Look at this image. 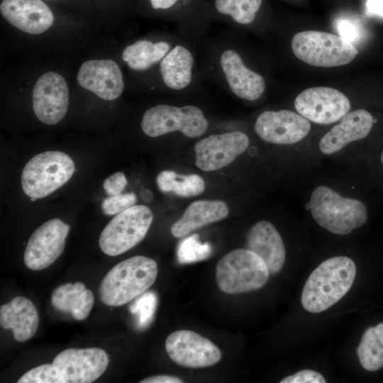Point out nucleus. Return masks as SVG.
<instances>
[{
  "label": "nucleus",
  "instance_id": "obj_1",
  "mask_svg": "<svg viewBox=\"0 0 383 383\" xmlns=\"http://www.w3.org/2000/svg\"><path fill=\"white\" fill-rule=\"evenodd\" d=\"M356 267L350 258L337 256L321 262L308 277L301 297L309 312L326 311L341 299L352 287Z\"/></svg>",
  "mask_w": 383,
  "mask_h": 383
},
{
  "label": "nucleus",
  "instance_id": "obj_2",
  "mask_svg": "<svg viewBox=\"0 0 383 383\" xmlns=\"http://www.w3.org/2000/svg\"><path fill=\"white\" fill-rule=\"evenodd\" d=\"M157 265L148 257L136 255L113 267L101 282V301L109 306H120L148 289L156 280Z\"/></svg>",
  "mask_w": 383,
  "mask_h": 383
},
{
  "label": "nucleus",
  "instance_id": "obj_3",
  "mask_svg": "<svg viewBox=\"0 0 383 383\" xmlns=\"http://www.w3.org/2000/svg\"><path fill=\"white\" fill-rule=\"evenodd\" d=\"M309 205L317 223L334 234L347 235L367 220V208L362 201L343 197L326 186L313 190Z\"/></svg>",
  "mask_w": 383,
  "mask_h": 383
},
{
  "label": "nucleus",
  "instance_id": "obj_4",
  "mask_svg": "<svg viewBox=\"0 0 383 383\" xmlns=\"http://www.w3.org/2000/svg\"><path fill=\"white\" fill-rule=\"evenodd\" d=\"M75 170L74 162L61 151H45L33 157L24 166L21 182L33 201L46 197L65 184Z\"/></svg>",
  "mask_w": 383,
  "mask_h": 383
},
{
  "label": "nucleus",
  "instance_id": "obj_5",
  "mask_svg": "<svg viewBox=\"0 0 383 383\" xmlns=\"http://www.w3.org/2000/svg\"><path fill=\"white\" fill-rule=\"evenodd\" d=\"M270 272L263 260L248 249L234 250L223 256L216 267L218 288L230 294L257 290L268 280Z\"/></svg>",
  "mask_w": 383,
  "mask_h": 383
},
{
  "label": "nucleus",
  "instance_id": "obj_6",
  "mask_svg": "<svg viewBox=\"0 0 383 383\" xmlns=\"http://www.w3.org/2000/svg\"><path fill=\"white\" fill-rule=\"evenodd\" d=\"M292 48L300 60L323 67L348 64L358 53L355 46L341 36L316 30L297 33L292 38Z\"/></svg>",
  "mask_w": 383,
  "mask_h": 383
},
{
  "label": "nucleus",
  "instance_id": "obj_7",
  "mask_svg": "<svg viewBox=\"0 0 383 383\" xmlns=\"http://www.w3.org/2000/svg\"><path fill=\"white\" fill-rule=\"evenodd\" d=\"M152 220V211L144 205H134L116 214L101 233V250L109 256L124 253L144 238Z\"/></svg>",
  "mask_w": 383,
  "mask_h": 383
},
{
  "label": "nucleus",
  "instance_id": "obj_8",
  "mask_svg": "<svg viewBox=\"0 0 383 383\" xmlns=\"http://www.w3.org/2000/svg\"><path fill=\"white\" fill-rule=\"evenodd\" d=\"M209 126L202 111L194 106L182 107L156 105L143 114L141 128L149 137L155 138L173 131H180L189 138L203 135Z\"/></svg>",
  "mask_w": 383,
  "mask_h": 383
},
{
  "label": "nucleus",
  "instance_id": "obj_9",
  "mask_svg": "<svg viewBox=\"0 0 383 383\" xmlns=\"http://www.w3.org/2000/svg\"><path fill=\"white\" fill-rule=\"evenodd\" d=\"M68 224L52 218L42 224L30 235L24 252V262L32 270H43L50 267L63 252Z\"/></svg>",
  "mask_w": 383,
  "mask_h": 383
},
{
  "label": "nucleus",
  "instance_id": "obj_10",
  "mask_svg": "<svg viewBox=\"0 0 383 383\" xmlns=\"http://www.w3.org/2000/svg\"><path fill=\"white\" fill-rule=\"evenodd\" d=\"M297 112L306 119L318 124H331L346 115L350 109L348 98L331 87L308 88L294 101Z\"/></svg>",
  "mask_w": 383,
  "mask_h": 383
},
{
  "label": "nucleus",
  "instance_id": "obj_11",
  "mask_svg": "<svg viewBox=\"0 0 383 383\" xmlns=\"http://www.w3.org/2000/svg\"><path fill=\"white\" fill-rule=\"evenodd\" d=\"M109 362L101 348H68L60 352L52 364L63 383H91L106 371Z\"/></svg>",
  "mask_w": 383,
  "mask_h": 383
},
{
  "label": "nucleus",
  "instance_id": "obj_12",
  "mask_svg": "<svg viewBox=\"0 0 383 383\" xmlns=\"http://www.w3.org/2000/svg\"><path fill=\"white\" fill-rule=\"evenodd\" d=\"M166 351L177 365L189 368L212 366L221 359V353L210 340L194 331L172 333L165 341Z\"/></svg>",
  "mask_w": 383,
  "mask_h": 383
},
{
  "label": "nucleus",
  "instance_id": "obj_13",
  "mask_svg": "<svg viewBox=\"0 0 383 383\" xmlns=\"http://www.w3.org/2000/svg\"><path fill=\"white\" fill-rule=\"evenodd\" d=\"M69 89L65 78L50 71L37 80L32 93L34 113L38 119L47 125L59 123L69 107Z\"/></svg>",
  "mask_w": 383,
  "mask_h": 383
},
{
  "label": "nucleus",
  "instance_id": "obj_14",
  "mask_svg": "<svg viewBox=\"0 0 383 383\" xmlns=\"http://www.w3.org/2000/svg\"><path fill=\"white\" fill-rule=\"evenodd\" d=\"M249 138L240 131L209 135L194 146L195 165L204 171H213L231 164L249 146Z\"/></svg>",
  "mask_w": 383,
  "mask_h": 383
},
{
  "label": "nucleus",
  "instance_id": "obj_15",
  "mask_svg": "<svg viewBox=\"0 0 383 383\" xmlns=\"http://www.w3.org/2000/svg\"><path fill=\"white\" fill-rule=\"evenodd\" d=\"M310 129L308 119L289 110L264 111L257 117L255 124V131L260 138L281 145L301 141Z\"/></svg>",
  "mask_w": 383,
  "mask_h": 383
},
{
  "label": "nucleus",
  "instance_id": "obj_16",
  "mask_svg": "<svg viewBox=\"0 0 383 383\" xmlns=\"http://www.w3.org/2000/svg\"><path fill=\"white\" fill-rule=\"evenodd\" d=\"M79 84L99 98L112 101L123 92V74L111 60H90L80 67L77 77Z\"/></svg>",
  "mask_w": 383,
  "mask_h": 383
},
{
  "label": "nucleus",
  "instance_id": "obj_17",
  "mask_svg": "<svg viewBox=\"0 0 383 383\" xmlns=\"http://www.w3.org/2000/svg\"><path fill=\"white\" fill-rule=\"evenodd\" d=\"M0 11L11 25L32 35L44 33L54 22L52 11L41 0H3Z\"/></svg>",
  "mask_w": 383,
  "mask_h": 383
},
{
  "label": "nucleus",
  "instance_id": "obj_18",
  "mask_svg": "<svg viewBox=\"0 0 383 383\" xmlns=\"http://www.w3.org/2000/svg\"><path fill=\"white\" fill-rule=\"evenodd\" d=\"M374 123L372 116L365 109L348 112L339 123L334 126L321 139L319 148L322 153H335L348 143L365 138Z\"/></svg>",
  "mask_w": 383,
  "mask_h": 383
},
{
  "label": "nucleus",
  "instance_id": "obj_19",
  "mask_svg": "<svg viewBox=\"0 0 383 383\" xmlns=\"http://www.w3.org/2000/svg\"><path fill=\"white\" fill-rule=\"evenodd\" d=\"M247 249L258 255L270 274L278 273L284 264L286 251L281 235L267 221L256 223L247 236Z\"/></svg>",
  "mask_w": 383,
  "mask_h": 383
},
{
  "label": "nucleus",
  "instance_id": "obj_20",
  "mask_svg": "<svg viewBox=\"0 0 383 383\" xmlns=\"http://www.w3.org/2000/svg\"><path fill=\"white\" fill-rule=\"evenodd\" d=\"M220 61L229 87L236 96L250 101L262 96L265 88V79L246 67L238 52L227 50L222 53Z\"/></svg>",
  "mask_w": 383,
  "mask_h": 383
},
{
  "label": "nucleus",
  "instance_id": "obj_21",
  "mask_svg": "<svg viewBox=\"0 0 383 383\" xmlns=\"http://www.w3.org/2000/svg\"><path fill=\"white\" fill-rule=\"evenodd\" d=\"M39 324L38 311L28 299L16 296L0 307V325L4 329H11L18 342L30 339L37 332Z\"/></svg>",
  "mask_w": 383,
  "mask_h": 383
},
{
  "label": "nucleus",
  "instance_id": "obj_22",
  "mask_svg": "<svg viewBox=\"0 0 383 383\" xmlns=\"http://www.w3.org/2000/svg\"><path fill=\"white\" fill-rule=\"evenodd\" d=\"M228 212L226 204L222 201H194L172 226L171 233L176 238L184 237L205 225L225 218Z\"/></svg>",
  "mask_w": 383,
  "mask_h": 383
},
{
  "label": "nucleus",
  "instance_id": "obj_23",
  "mask_svg": "<svg viewBox=\"0 0 383 383\" xmlns=\"http://www.w3.org/2000/svg\"><path fill=\"white\" fill-rule=\"evenodd\" d=\"M92 292L82 282L67 283L55 288L51 295L52 306L62 312H70L78 321L86 319L94 306Z\"/></svg>",
  "mask_w": 383,
  "mask_h": 383
},
{
  "label": "nucleus",
  "instance_id": "obj_24",
  "mask_svg": "<svg viewBox=\"0 0 383 383\" xmlns=\"http://www.w3.org/2000/svg\"><path fill=\"white\" fill-rule=\"evenodd\" d=\"M194 59L184 47L177 45L162 60L160 73L164 83L172 89H182L192 80Z\"/></svg>",
  "mask_w": 383,
  "mask_h": 383
},
{
  "label": "nucleus",
  "instance_id": "obj_25",
  "mask_svg": "<svg viewBox=\"0 0 383 383\" xmlns=\"http://www.w3.org/2000/svg\"><path fill=\"white\" fill-rule=\"evenodd\" d=\"M170 45L166 42L152 43L141 40L127 46L123 51V60L134 70H146L162 60Z\"/></svg>",
  "mask_w": 383,
  "mask_h": 383
},
{
  "label": "nucleus",
  "instance_id": "obj_26",
  "mask_svg": "<svg viewBox=\"0 0 383 383\" xmlns=\"http://www.w3.org/2000/svg\"><path fill=\"white\" fill-rule=\"evenodd\" d=\"M357 355L366 370L376 371L383 367V322L366 329L357 348Z\"/></svg>",
  "mask_w": 383,
  "mask_h": 383
},
{
  "label": "nucleus",
  "instance_id": "obj_27",
  "mask_svg": "<svg viewBox=\"0 0 383 383\" xmlns=\"http://www.w3.org/2000/svg\"><path fill=\"white\" fill-rule=\"evenodd\" d=\"M156 182L162 192H172L182 197L197 196L205 189V182L201 176L195 174L182 175L172 170L160 172Z\"/></svg>",
  "mask_w": 383,
  "mask_h": 383
},
{
  "label": "nucleus",
  "instance_id": "obj_28",
  "mask_svg": "<svg viewBox=\"0 0 383 383\" xmlns=\"http://www.w3.org/2000/svg\"><path fill=\"white\" fill-rule=\"evenodd\" d=\"M262 0H215L216 10L223 14L231 16L240 24H248L255 18Z\"/></svg>",
  "mask_w": 383,
  "mask_h": 383
},
{
  "label": "nucleus",
  "instance_id": "obj_29",
  "mask_svg": "<svg viewBox=\"0 0 383 383\" xmlns=\"http://www.w3.org/2000/svg\"><path fill=\"white\" fill-rule=\"evenodd\" d=\"M211 252V246L199 242V235L194 233L179 243L177 255L180 263L188 264L206 260Z\"/></svg>",
  "mask_w": 383,
  "mask_h": 383
},
{
  "label": "nucleus",
  "instance_id": "obj_30",
  "mask_svg": "<svg viewBox=\"0 0 383 383\" xmlns=\"http://www.w3.org/2000/svg\"><path fill=\"white\" fill-rule=\"evenodd\" d=\"M157 306L156 294L152 292L143 293L129 307L130 312L135 316L139 328L148 326L155 313Z\"/></svg>",
  "mask_w": 383,
  "mask_h": 383
},
{
  "label": "nucleus",
  "instance_id": "obj_31",
  "mask_svg": "<svg viewBox=\"0 0 383 383\" xmlns=\"http://www.w3.org/2000/svg\"><path fill=\"white\" fill-rule=\"evenodd\" d=\"M18 383H63L52 363H47L30 369L23 374Z\"/></svg>",
  "mask_w": 383,
  "mask_h": 383
},
{
  "label": "nucleus",
  "instance_id": "obj_32",
  "mask_svg": "<svg viewBox=\"0 0 383 383\" xmlns=\"http://www.w3.org/2000/svg\"><path fill=\"white\" fill-rule=\"evenodd\" d=\"M137 201L133 192L109 196L101 203V210L106 216L116 215L135 205Z\"/></svg>",
  "mask_w": 383,
  "mask_h": 383
},
{
  "label": "nucleus",
  "instance_id": "obj_33",
  "mask_svg": "<svg viewBox=\"0 0 383 383\" xmlns=\"http://www.w3.org/2000/svg\"><path fill=\"white\" fill-rule=\"evenodd\" d=\"M335 27L339 35L353 44L357 42L362 35L360 26L350 19H339Z\"/></svg>",
  "mask_w": 383,
  "mask_h": 383
},
{
  "label": "nucleus",
  "instance_id": "obj_34",
  "mask_svg": "<svg viewBox=\"0 0 383 383\" xmlns=\"http://www.w3.org/2000/svg\"><path fill=\"white\" fill-rule=\"evenodd\" d=\"M128 182L124 173L115 172L109 176L103 182V188L108 196L121 194L127 186Z\"/></svg>",
  "mask_w": 383,
  "mask_h": 383
},
{
  "label": "nucleus",
  "instance_id": "obj_35",
  "mask_svg": "<svg viewBox=\"0 0 383 383\" xmlns=\"http://www.w3.org/2000/svg\"><path fill=\"white\" fill-rule=\"evenodd\" d=\"M280 383H325L326 381L320 373L311 370H303L282 379Z\"/></svg>",
  "mask_w": 383,
  "mask_h": 383
},
{
  "label": "nucleus",
  "instance_id": "obj_36",
  "mask_svg": "<svg viewBox=\"0 0 383 383\" xmlns=\"http://www.w3.org/2000/svg\"><path fill=\"white\" fill-rule=\"evenodd\" d=\"M140 383H182L183 380L174 376L171 375H155L146 377L141 381Z\"/></svg>",
  "mask_w": 383,
  "mask_h": 383
},
{
  "label": "nucleus",
  "instance_id": "obj_37",
  "mask_svg": "<svg viewBox=\"0 0 383 383\" xmlns=\"http://www.w3.org/2000/svg\"><path fill=\"white\" fill-rule=\"evenodd\" d=\"M366 7L369 13L383 17V0H367Z\"/></svg>",
  "mask_w": 383,
  "mask_h": 383
},
{
  "label": "nucleus",
  "instance_id": "obj_38",
  "mask_svg": "<svg viewBox=\"0 0 383 383\" xmlns=\"http://www.w3.org/2000/svg\"><path fill=\"white\" fill-rule=\"evenodd\" d=\"M177 0H150L153 9H166L172 6Z\"/></svg>",
  "mask_w": 383,
  "mask_h": 383
},
{
  "label": "nucleus",
  "instance_id": "obj_39",
  "mask_svg": "<svg viewBox=\"0 0 383 383\" xmlns=\"http://www.w3.org/2000/svg\"><path fill=\"white\" fill-rule=\"evenodd\" d=\"M381 161L383 164V150H382V155H381Z\"/></svg>",
  "mask_w": 383,
  "mask_h": 383
}]
</instances>
